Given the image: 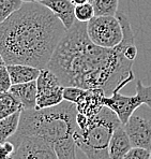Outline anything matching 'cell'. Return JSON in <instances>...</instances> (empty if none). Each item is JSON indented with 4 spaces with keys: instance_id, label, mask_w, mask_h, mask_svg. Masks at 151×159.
<instances>
[{
    "instance_id": "obj_1",
    "label": "cell",
    "mask_w": 151,
    "mask_h": 159,
    "mask_svg": "<svg viewBox=\"0 0 151 159\" xmlns=\"http://www.w3.org/2000/svg\"><path fill=\"white\" fill-rule=\"evenodd\" d=\"M115 16L121 24L123 38L113 48L91 42L87 34V23L76 20L66 31L46 66L63 87L101 88L105 96H110L115 89L120 90L134 80V61L125 56L127 46L135 43L133 30L125 14L117 11Z\"/></svg>"
},
{
    "instance_id": "obj_2",
    "label": "cell",
    "mask_w": 151,
    "mask_h": 159,
    "mask_svg": "<svg viewBox=\"0 0 151 159\" xmlns=\"http://www.w3.org/2000/svg\"><path fill=\"white\" fill-rule=\"evenodd\" d=\"M67 29L40 2H24L0 24V54L6 65L46 68Z\"/></svg>"
},
{
    "instance_id": "obj_3",
    "label": "cell",
    "mask_w": 151,
    "mask_h": 159,
    "mask_svg": "<svg viewBox=\"0 0 151 159\" xmlns=\"http://www.w3.org/2000/svg\"><path fill=\"white\" fill-rule=\"evenodd\" d=\"M76 114L75 103L69 101L44 109L22 110L17 130L13 135L38 137L54 146L58 142L73 138V133L80 130Z\"/></svg>"
},
{
    "instance_id": "obj_4",
    "label": "cell",
    "mask_w": 151,
    "mask_h": 159,
    "mask_svg": "<svg viewBox=\"0 0 151 159\" xmlns=\"http://www.w3.org/2000/svg\"><path fill=\"white\" fill-rule=\"evenodd\" d=\"M76 123L80 130L73 133L76 147L88 159L108 158V144L114 130L121 125L117 114L104 106L93 118L80 113L76 114Z\"/></svg>"
},
{
    "instance_id": "obj_5",
    "label": "cell",
    "mask_w": 151,
    "mask_h": 159,
    "mask_svg": "<svg viewBox=\"0 0 151 159\" xmlns=\"http://www.w3.org/2000/svg\"><path fill=\"white\" fill-rule=\"evenodd\" d=\"M115 89L113 93L103 97V104L113 110L119 117L122 125L140 106L146 104L151 109V85H145L140 80L136 82V93L134 96H124Z\"/></svg>"
},
{
    "instance_id": "obj_6",
    "label": "cell",
    "mask_w": 151,
    "mask_h": 159,
    "mask_svg": "<svg viewBox=\"0 0 151 159\" xmlns=\"http://www.w3.org/2000/svg\"><path fill=\"white\" fill-rule=\"evenodd\" d=\"M87 34L96 45L113 48L123 38V31L116 16H96L87 23Z\"/></svg>"
},
{
    "instance_id": "obj_7",
    "label": "cell",
    "mask_w": 151,
    "mask_h": 159,
    "mask_svg": "<svg viewBox=\"0 0 151 159\" xmlns=\"http://www.w3.org/2000/svg\"><path fill=\"white\" fill-rule=\"evenodd\" d=\"M14 145L12 159H58L54 147L38 137H12L9 139Z\"/></svg>"
},
{
    "instance_id": "obj_8",
    "label": "cell",
    "mask_w": 151,
    "mask_h": 159,
    "mask_svg": "<svg viewBox=\"0 0 151 159\" xmlns=\"http://www.w3.org/2000/svg\"><path fill=\"white\" fill-rule=\"evenodd\" d=\"M36 109L54 107L63 101V86L58 76L47 68L40 70L37 79Z\"/></svg>"
},
{
    "instance_id": "obj_9",
    "label": "cell",
    "mask_w": 151,
    "mask_h": 159,
    "mask_svg": "<svg viewBox=\"0 0 151 159\" xmlns=\"http://www.w3.org/2000/svg\"><path fill=\"white\" fill-rule=\"evenodd\" d=\"M132 146L151 149V119L132 114L123 125Z\"/></svg>"
},
{
    "instance_id": "obj_10",
    "label": "cell",
    "mask_w": 151,
    "mask_h": 159,
    "mask_svg": "<svg viewBox=\"0 0 151 159\" xmlns=\"http://www.w3.org/2000/svg\"><path fill=\"white\" fill-rule=\"evenodd\" d=\"M105 96L101 88L85 89L83 96L75 103L76 111L88 118H93L104 107L103 97Z\"/></svg>"
},
{
    "instance_id": "obj_11",
    "label": "cell",
    "mask_w": 151,
    "mask_h": 159,
    "mask_svg": "<svg viewBox=\"0 0 151 159\" xmlns=\"http://www.w3.org/2000/svg\"><path fill=\"white\" fill-rule=\"evenodd\" d=\"M40 3L50 9L56 17L59 18L67 30L70 29L76 22L74 13L75 6L72 3L71 0H43Z\"/></svg>"
},
{
    "instance_id": "obj_12",
    "label": "cell",
    "mask_w": 151,
    "mask_h": 159,
    "mask_svg": "<svg viewBox=\"0 0 151 159\" xmlns=\"http://www.w3.org/2000/svg\"><path fill=\"white\" fill-rule=\"evenodd\" d=\"M132 147L130 139L124 130L123 125H119L111 134L108 144V158L122 159L125 154Z\"/></svg>"
},
{
    "instance_id": "obj_13",
    "label": "cell",
    "mask_w": 151,
    "mask_h": 159,
    "mask_svg": "<svg viewBox=\"0 0 151 159\" xmlns=\"http://www.w3.org/2000/svg\"><path fill=\"white\" fill-rule=\"evenodd\" d=\"M20 102L23 110L36 109L37 82L31 81L22 84H13L9 90Z\"/></svg>"
},
{
    "instance_id": "obj_14",
    "label": "cell",
    "mask_w": 151,
    "mask_h": 159,
    "mask_svg": "<svg viewBox=\"0 0 151 159\" xmlns=\"http://www.w3.org/2000/svg\"><path fill=\"white\" fill-rule=\"evenodd\" d=\"M6 69L10 74L12 85L13 84H22L31 81H37L39 73H40V69L32 66H28V65H6Z\"/></svg>"
},
{
    "instance_id": "obj_15",
    "label": "cell",
    "mask_w": 151,
    "mask_h": 159,
    "mask_svg": "<svg viewBox=\"0 0 151 159\" xmlns=\"http://www.w3.org/2000/svg\"><path fill=\"white\" fill-rule=\"evenodd\" d=\"M20 112L22 110L14 112L11 115L0 119V144L8 141L16 132L18 124H19Z\"/></svg>"
},
{
    "instance_id": "obj_16",
    "label": "cell",
    "mask_w": 151,
    "mask_h": 159,
    "mask_svg": "<svg viewBox=\"0 0 151 159\" xmlns=\"http://www.w3.org/2000/svg\"><path fill=\"white\" fill-rule=\"evenodd\" d=\"M23 110L20 102L10 92L0 93V119Z\"/></svg>"
},
{
    "instance_id": "obj_17",
    "label": "cell",
    "mask_w": 151,
    "mask_h": 159,
    "mask_svg": "<svg viewBox=\"0 0 151 159\" xmlns=\"http://www.w3.org/2000/svg\"><path fill=\"white\" fill-rule=\"evenodd\" d=\"M91 4L96 16H115L119 0H92Z\"/></svg>"
},
{
    "instance_id": "obj_18",
    "label": "cell",
    "mask_w": 151,
    "mask_h": 159,
    "mask_svg": "<svg viewBox=\"0 0 151 159\" xmlns=\"http://www.w3.org/2000/svg\"><path fill=\"white\" fill-rule=\"evenodd\" d=\"M54 149L58 159H77L76 158V144L73 138H69L55 144Z\"/></svg>"
},
{
    "instance_id": "obj_19",
    "label": "cell",
    "mask_w": 151,
    "mask_h": 159,
    "mask_svg": "<svg viewBox=\"0 0 151 159\" xmlns=\"http://www.w3.org/2000/svg\"><path fill=\"white\" fill-rule=\"evenodd\" d=\"M23 3L22 0H0V24L17 11Z\"/></svg>"
},
{
    "instance_id": "obj_20",
    "label": "cell",
    "mask_w": 151,
    "mask_h": 159,
    "mask_svg": "<svg viewBox=\"0 0 151 159\" xmlns=\"http://www.w3.org/2000/svg\"><path fill=\"white\" fill-rule=\"evenodd\" d=\"M74 13H75L76 20L82 23H88L94 16L93 7H92V4L90 2H86V3L75 6Z\"/></svg>"
},
{
    "instance_id": "obj_21",
    "label": "cell",
    "mask_w": 151,
    "mask_h": 159,
    "mask_svg": "<svg viewBox=\"0 0 151 159\" xmlns=\"http://www.w3.org/2000/svg\"><path fill=\"white\" fill-rule=\"evenodd\" d=\"M85 89L80 87H76V86H67L63 88V100L72 103H76L80 100V98L83 96Z\"/></svg>"
},
{
    "instance_id": "obj_22",
    "label": "cell",
    "mask_w": 151,
    "mask_h": 159,
    "mask_svg": "<svg viewBox=\"0 0 151 159\" xmlns=\"http://www.w3.org/2000/svg\"><path fill=\"white\" fill-rule=\"evenodd\" d=\"M122 159H150V151L143 147L132 146Z\"/></svg>"
},
{
    "instance_id": "obj_23",
    "label": "cell",
    "mask_w": 151,
    "mask_h": 159,
    "mask_svg": "<svg viewBox=\"0 0 151 159\" xmlns=\"http://www.w3.org/2000/svg\"><path fill=\"white\" fill-rule=\"evenodd\" d=\"M11 86H12V82H11L10 74L6 66L0 69V93L9 92Z\"/></svg>"
},
{
    "instance_id": "obj_24",
    "label": "cell",
    "mask_w": 151,
    "mask_h": 159,
    "mask_svg": "<svg viewBox=\"0 0 151 159\" xmlns=\"http://www.w3.org/2000/svg\"><path fill=\"white\" fill-rule=\"evenodd\" d=\"M14 153V145L12 142L6 141L0 144V159H12Z\"/></svg>"
},
{
    "instance_id": "obj_25",
    "label": "cell",
    "mask_w": 151,
    "mask_h": 159,
    "mask_svg": "<svg viewBox=\"0 0 151 159\" xmlns=\"http://www.w3.org/2000/svg\"><path fill=\"white\" fill-rule=\"evenodd\" d=\"M71 1L74 6H78V4H83V3H86V2H89V0H71Z\"/></svg>"
},
{
    "instance_id": "obj_26",
    "label": "cell",
    "mask_w": 151,
    "mask_h": 159,
    "mask_svg": "<svg viewBox=\"0 0 151 159\" xmlns=\"http://www.w3.org/2000/svg\"><path fill=\"white\" fill-rule=\"evenodd\" d=\"M6 61H4L3 57H2V55L0 54V69H1V68H3V67H6Z\"/></svg>"
},
{
    "instance_id": "obj_27",
    "label": "cell",
    "mask_w": 151,
    "mask_h": 159,
    "mask_svg": "<svg viewBox=\"0 0 151 159\" xmlns=\"http://www.w3.org/2000/svg\"><path fill=\"white\" fill-rule=\"evenodd\" d=\"M23 2H32L33 0H22Z\"/></svg>"
},
{
    "instance_id": "obj_28",
    "label": "cell",
    "mask_w": 151,
    "mask_h": 159,
    "mask_svg": "<svg viewBox=\"0 0 151 159\" xmlns=\"http://www.w3.org/2000/svg\"><path fill=\"white\" fill-rule=\"evenodd\" d=\"M33 1H34V2H42L43 0H33Z\"/></svg>"
},
{
    "instance_id": "obj_29",
    "label": "cell",
    "mask_w": 151,
    "mask_h": 159,
    "mask_svg": "<svg viewBox=\"0 0 151 159\" xmlns=\"http://www.w3.org/2000/svg\"><path fill=\"white\" fill-rule=\"evenodd\" d=\"M150 159H151V149H150Z\"/></svg>"
},
{
    "instance_id": "obj_30",
    "label": "cell",
    "mask_w": 151,
    "mask_h": 159,
    "mask_svg": "<svg viewBox=\"0 0 151 159\" xmlns=\"http://www.w3.org/2000/svg\"><path fill=\"white\" fill-rule=\"evenodd\" d=\"M91 1H92V0H89V2H90V3H91Z\"/></svg>"
},
{
    "instance_id": "obj_31",
    "label": "cell",
    "mask_w": 151,
    "mask_h": 159,
    "mask_svg": "<svg viewBox=\"0 0 151 159\" xmlns=\"http://www.w3.org/2000/svg\"><path fill=\"white\" fill-rule=\"evenodd\" d=\"M105 159H110V158H105Z\"/></svg>"
}]
</instances>
